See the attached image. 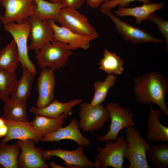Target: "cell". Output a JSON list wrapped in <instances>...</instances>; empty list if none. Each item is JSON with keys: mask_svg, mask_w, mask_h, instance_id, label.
Segmentation results:
<instances>
[{"mask_svg": "<svg viewBox=\"0 0 168 168\" xmlns=\"http://www.w3.org/2000/svg\"><path fill=\"white\" fill-rule=\"evenodd\" d=\"M58 23L77 34L91 36L95 39L99 35L95 28L89 23L87 18L76 9L64 7L60 10Z\"/></svg>", "mask_w": 168, "mask_h": 168, "instance_id": "ba28073f", "label": "cell"}, {"mask_svg": "<svg viewBox=\"0 0 168 168\" xmlns=\"http://www.w3.org/2000/svg\"><path fill=\"white\" fill-rule=\"evenodd\" d=\"M82 101V99H76L67 102L62 103L55 99L49 105L44 108L39 109L33 106L30 111L35 115L58 118L64 113L72 112V108L81 104Z\"/></svg>", "mask_w": 168, "mask_h": 168, "instance_id": "ffe728a7", "label": "cell"}, {"mask_svg": "<svg viewBox=\"0 0 168 168\" xmlns=\"http://www.w3.org/2000/svg\"><path fill=\"white\" fill-rule=\"evenodd\" d=\"M1 3L5 9L1 20L4 24L21 23L28 20L36 5L34 0H2Z\"/></svg>", "mask_w": 168, "mask_h": 168, "instance_id": "9c48e42d", "label": "cell"}, {"mask_svg": "<svg viewBox=\"0 0 168 168\" xmlns=\"http://www.w3.org/2000/svg\"><path fill=\"white\" fill-rule=\"evenodd\" d=\"M3 168V167L0 164V168Z\"/></svg>", "mask_w": 168, "mask_h": 168, "instance_id": "60d3db41", "label": "cell"}, {"mask_svg": "<svg viewBox=\"0 0 168 168\" xmlns=\"http://www.w3.org/2000/svg\"><path fill=\"white\" fill-rule=\"evenodd\" d=\"M84 147L79 146L73 150H63L60 147L54 150H44L43 157L44 161L56 156L63 160L68 168H97L96 162L90 160L84 152Z\"/></svg>", "mask_w": 168, "mask_h": 168, "instance_id": "8fae6325", "label": "cell"}, {"mask_svg": "<svg viewBox=\"0 0 168 168\" xmlns=\"http://www.w3.org/2000/svg\"><path fill=\"white\" fill-rule=\"evenodd\" d=\"M5 124L8 128V132L2 143H6L13 139L24 140L31 139L35 142H41L43 138L41 134L36 130L30 122L14 121L5 119Z\"/></svg>", "mask_w": 168, "mask_h": 168, "instance_id": "e0dca14e", "label": "cell"}, {"mask_svg": "<svg viewBox=\"0 0 168 168\" xmlns=\"http://www.w3.org/2000/svg\"><path fill=\"white\" fill-rule=\"evenodd\" d=\"M17 81L15 72L0 69V100L4 102L8 100Z\"/></svg>", "mask_w": 168, "mask_h": 168, "instance_id": "f546056e", "label": "cell"}, {"mask_svg": "<svg viewBox=\"0 0 168 168\" xmlns=\"http://www.w3.org/2000/svg\"><path fill=\"white\" fill-rule=\"evenodd\" d=\"M5 124V119L2 117H0V127L3 126Z\"/></svg>", "mask_w": 168, "mask_h": 168, "instance_id": "8d00e7d4", "label": "cell"}, {"mask_svg": "<svg viewBox=\"0 0 168 168\" xmlns=\"http://www.w3.org/2000/svg\"><path fill=\"white\" fill-rule=\"evenodd\" d=\"M86 0H60L65 7L77 9L80 7Z\"/></svg>", "mask_w": 168, "mask_h": 168, "instance_id": "d6a6232c", "label": "cell"}, {"mask_svg": "<svg viewBox=\"0 0 168 168\" xmlns=\"http://www.w3.org/2000/svg\"><path fill=\"white\" fill-rule=\"evenodd\" d=\"M168 91V80L157 72L139 76L134 80L133 95L138 102L144 105L155 104L166 116L168 109L165 97Z\"/></svg>", "mask_w": 168, "mask_h": 168, "instance_id": "6da1fadb", "label": "cell"}, {"mask_svg": "<svg viewBox=\"0 0 168 168\" xmlns=\"http://www.w3.org/2000/svg\"><path fill=\"white\" fill-rule=\"evenodd\" d=\"M27 101L15 104L5 102L3 117L5 119L14 121L29 122L26 110Z\"/></svg>", "mask_w": 168, "mask_h": 168, "instance_id": "f1b7e54d", "label": "cell"}, {"mask_svg": "<svg viewBox=\"0 0 168 168\" xmlns=\"http://www.w3.org/2000/svg\"><path fill=\"white\" fill-rule=\"evenodd\" d=\"M164 2L144 4L139 7L132 8L119 7L115 12L117 15L121 17L131 16L136 18L137 24H141L147 20L152 13L162 9L165 6Z\"/></svg>", "mask_w": 168, "mask_h": 168, "instance_id": "44dd1931", "label": "cell"}, {"mask_svg": "<svg viewBox=\"0 0 168 168\" xmlns=\"http://www.w3.org/2000/svg\"><path fill=\"white\" fill-rule=\"evenodd\" d=\"M127 142L124 152V158L129 162L126 168H150L147 160L146 152L150 145L140 135L134 126L125 129Z\"/></svg>", "mask_w": 168, "mask_h": 168, "instance_id": "7a4b0ae2", "label": "cell"}, {"mask_svg": "<svg viewBox=\"0 0 168 168\" xmlns=\"http://www.w3.org/2000/svg\"><path fill=\"white\" fill-rule=\"evenodd\" d=\"M86 2L91 8H97L104 2V0H86Z\"/></svg>", "mask_w": 168, "mask_h": 168, "instance_id": "836d02e7", "label": "cell"}, {"mask_svg": "<svg viewBox=\"0 0 168 168\" xmlns=\"http://www.w3.org/2000/svg\"><path fill=\"white\" fill-rule=\"evenodd\" d=\"M78 116L79 128L85 133L100 129L110 119L109 112L105 106L100 104L92 107L89 102L81 104Z\"/></svg>", "mask_w": 168, "mask_h": 168, "instance_id": "8992f818", "label": "cell"}, {"mask_svg": "<svg viewBox=\"0 0 168 168\" xmlns=\"http://www.w3.org/2000/svg\"><path fill=\"white\" fill-rule=\"evenodd\" d=\"M36 3L33 14L42 20H52L58 23L59 12L65 7L61 2L54 3L44 0H34Z\"/></svg>", "mask_w": 168, "mask_h": 168, "instance_id": "603a6c76", "label": "cell"}, {"mask_svg": "<svg viewBox=\"0 0 168 168\" xmlns=\"http://www.w3.org/2000/svg\"><path fill=\"white\" fill-rule=\"evenodd\" d=\"M111 0H104V2H106L107 1H111Z\"/></svg>", "mask_w": 168, "mask_h": 168, "instance_id": "ab89813d", "label": "cell"}, {"mask_svg": "<svg viewBox=\"0 0 168 168\" xmlns=\"http://www.w3.org/2000/svg\"><path fill=\"white\" fill-rule=\"evenodd\" d=\"M73 54L67 44L53 39L43 46L35 58L39 67L54 71L65 66Z\"/></svg>", "mask_w": 168, "mask_h": 168, "instance_id": "3957f363", "label": "cell"}, {"mask_svg": "<svg viewBox=\"0 0 168 168\" xmlns=\"http://www.w3.org/2000/svg\"><path fill=\"white\" fill-rule=\"evenodd\" d=\"M51 2L54 3H58L61 2L60 0H49Z\"/></svg>", "mask_w": 168, "mask_h": 168, "instance_id": "74e56055", "label": "cell"}, {"mask_svg": "<svg viewBox=\"0 0 168 168\" xmlns=\"http://www.w3.org/2000/svg\"><path fill=\"white\" fill-rule=\"evenodd\" d=\"M163 112L153 108L150 104L147 122V130L146 136L152 143L157 142H168V127L162 125L159 118L163 117Z\"/></svg>", "mask_w": 168, "mask_h": 168, "instance_id": "ac0fdd59", "label": "cell"}, {"mask_svg": "<svg viewBox=\"0 0 168 168\" xmlns=\"http://www.w3.org/2000/svg\"><path fill=\"white\" fill-rule=\"evenodd\" d=\"M105 107L110 116L111 123L110 129L106 134L102 136H96L97 140L103 142L108 140L115 141L118 135L122 129L134 126L136 123L133 119V114L130 109L121 106L119 102H111Z\"/></svg>", "mask_w": 168, "mask_h": 168, "instance_id": "5b68a950", "label": "cell"}, {"mask_svg": "<svg viewBox=\"0 0 168 168\" xmlns=\"http://www.w3.org/2000/svg\"><path fill=\"white\" fill-rule=\"evenodd\" d=\"M50 166L52 168H68L67 167H64L57 164L53 162H51L50 163Z\"/></svg>", "mask_w": 168, "mask_h": 168, "instance_id": "d590c367", "label": "cell"}, {"mask_svg": "<svg viewBox=\"0 0 168 168\" xmlns=\"http://www.w3.org/2000/svg\"><path fill=\"white\" fill-rule=\"evenodd\" d=\"M55 77L54 71L47 68H42L37 79L39 96L36 107L44 108L53 101L54 97Z\"/></svg>", "mask_w": 168, "mask_h": 168, "instance_id": "9a60e30c", "label": "cell"}, {"mask_svg": "<svg viewBox=\"0 0 168 168\" xmlns=\"http://www.w3.org/2000/svg\"><path fill=\"white\" fill-rule=\"evenodd\" d=\"M48 20L54 31L53 39L67 44L71 50L78 49H87L90 47V42L95 39L92 37L80 35L59 26L53 20Z\"/></svg>", "mask_w": 168, "mask_h": 168, "instance_id": "5bb4252c", "label": "cell"}, {"mask_svg": "<svg viewBox=\"0 0 168 168\" xmlns=\"http://www.w3.org/2000/svg\"><path fill=\"white\" fill-rule=\"evenodd\" d=\"M22 75L18 80L15 87L10 94L8 100L12 104L19 103L29 99L31 94L30 90L35 76L25 66H21Z\"/></svg>", "mask_w": 168, "mask_h": 168, "instance_id": "d6986e66", "label": "cell"}, {"mask_svg": "<svg viewBox=\"0 0 168 168\" xmlns=\"http://www.w3.org/2000/svg\"><path fill=\"white\" fill-rule=\"evenodd\" d=\"M21 149L16 143L8 145L0 143V164L5 168H17L18 159Z\"/></svg>", "mask_w": 168, "mask_h": 168, "instance_id": "83f0119b", "label": "cell"}, {"mask_svg": "<svg viewBox=\"0 0 168 168\" xmlns=\"http://www.w3.org/2000/svg\"><path fill=\"white\" fill-rule=\"evenodd\" d=\"M19 62V54L16 43L13 39L0 51V69L15 72Z\"/></svg>", "mask_w": 168, "mask_h": 168, "instance_id": "cb8c5ba5", "label": "cell"}, {"mask_svg": "<svg viewBox=\"0 0 168 168\" xmlns=\"http://www.w3.org/2000/svg\"><path fill=\"white\" fill-rule=\"evenodd\" d=\"M149 160L156 168L168 167V143L150 146L146 152Z\"/></svg>", "mask_w": 168, "mask_h": 168, "instance_id": "484cf974", "label": "cell"}, {"mask_svg": "<svg viewBox=\"0 0 168 168\" xmlns=\"http://www.w3.org/2000/svg\"><path fill=\"white\" fill-rule=\"evenodd\" d=\"M103 56L99 63V68L108 74L122 75L124 70V60L115 52L106 49L103 51Z\"/></svg>", "mask_w": 168, "mask_h": 168, "instance_id": "d4e9b609", "label": "cell"}, {"mask_svg": "<svg viewBox=\"0 0 168 168\" xmlns=\"http://www.w3.org/2000/svg\"><path fill=\"white\" fill-rule=\"evenodd\" d=\"M8 132V128L5 124L0 127V138L4 137Z\"/></svg>", "mask_w": 168, "mask_h": 168, "instance_id": "e575fe53", "label": "cell"}, {"mask_svg": "<svg viewBox=\"0 0 168 168\" xmlns=\"http://www.w3.org/2000/svg\"><path fill=\"white\" fill-rule=\"evenodd\" d=\"M147 20L154 23L158 26L166 42V51L168 52V21L157 15L155 12L148 16Z\"/></svg>", "mask_w": 168, "mask_h": 168, "instance_id": "4dcf8cb0", "label": "cell"}, {"mask_svg": "<svg viewBox=\"0 0 168 168\" xmlns=\"http://www.w3.org/2000/svg\"><path fill=\"white\" fill-rule=\"evenodd\" d=\"M79 129L78 120L72 119L66 127H62L43 137L41 142H58L63 140H70L76 142L79 146H89L91 141L82 135Z\"/></svg>", "mask_w": 168, "mask_h": 168, "instance_id": "2e32d148", "label": "cell"}, {"mask_svg": "<svg viewBox=\"0 0 168 168\" xmlns=\"http://www.w3.org/2000/svg\"><path fill=\"white\" fill-rule=\"evenodd\" d=\"M35 142L31 139L17 140L21 151L18 156V168H49L43 157L44 150L36 148Z\"/></svg>", "mask_w": 168, "mask_h": 168, "instance_id": "7c38bea8", "label": "cell"}, {"mask_svg": "<svg viewBox=\"0 0 168 168\" xmlns=\"http://www.w3.org/2000/svg\"><path fill=\"white\" fill-rule=\"evenodd\" d=\"M72 113L71 112H66L58 118L35 115L34 119L30 123L44 137L62 127L64 123V119Z\"/></svg>", "mask_w": 168, "mask_h": 168, "instance_id": "7402d4cb", "label": "cell"}, {"mask_svg": "<svg viewBox=\"0 0 168 168\" xmlns=\"http://www.w3.org/2000/svg\"><path fill=\"white\" fill-rule=\"evenodd\" d=\"M117 79L114 74H108L104 80L102 82L95 81L93 84L94 92L93 98L90 103V106L93 107L102 104L105 100L110 89L114 86Z\"/></svg>", "mask_w": 168, "mask_h": 168, "instance_id": "4316f807", "label": "cell"}, {"mask_svg": "<svg viewBox=\"0 0 168 168\" xmlns=\"http://www.w3.org/2000/svg\"><path fill=\"white\" fill-rule=\"evenodd\" d=\"M104 147H98L94 156L97 168H122L124 153L127 142L123 136H118L115 141H105Z\"/></svg>", "mask_w": 168, "mask_h": 168, "instance_id": "277c9868", "label": "cell"}, {"mask_svg": "<svg viewBox=\"0 0 168 168\" xmlns=\"http://www.w3.org/2000/svg\"><path fill=\"white\" fill-rule=\"evenodd\" d=\"M5 30L12 36L17 48L21 66H25L35 75L37 73L35 66L29 59L28 53L27 39L30 32L31 25L28 20L21 23L12 22L4 24Z\"/></svg>", "mask_w": 168, "mask_h": 168, "instance_id": "52a82bcc", "label": "cell"}, {"mask_svg": "<svg viewBox=\"0 0 168 168\" xmlns=\"http://www.w3.org/2000/svg\"><path fill=\"white\" fill-rule=\"evenodd\" d=\"M2 0H0V3H2ZM2 18V16L0 14V20H1Z\"/></svg>", "mask_w": 168, "mask_h": 168, "instance_id": "f35d334b", "label": "cell"}, {"mask_svg": "<svg viewBox=\"0 0 168 168\" xmlns=\"http://www.w3.org/2000/svg\"><path fill=\"white\" fill-rule=\"evenodd\" d=\"M136 1L142 2L144 4L151 2L149 0H114L104 2L101 4L100 8L110 9L117 5L119 7H126L131 2Z\"/></svg>", "mask_w": 168, "mask_h": 168, "instance_id": "1f68e13d", "label": "cell"}, {"mask_svg": "<svg viewBox=\"0 0 168 168\" xmlns=\"http://www.w3.org/2000/svg\"><path fill=\"white\" fill-rule=\"evenodd\" d=\"M100 10L113 21L118 32L126 40L136 44L148 42L155 43L163 42L162 40L155 38L145 31L121 21L111 12L110 9L100 8Z\"/></svg>", "mask_w": 168, "mask_h": 168, "instance_id": "30bf717a", "label": "cell"}, {"mask_svg": "<svg viewBox=\"0 0 168 168\" xmlns=\"http://www.w3.org/2000/svg\"><path fill=\"white\" fill-rule=\"evenodd\" d=\"M28 20L31 25L28 39L31 42L28 49L36 54L45 44L53 40L54 31L48 20H41L33 14Z\"/></svg>", "mask_w": 168, "mask_h": 168, "instance_id": "4fadbf2b", "label": "cell"}]
</instances>
